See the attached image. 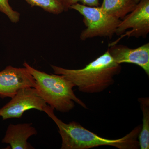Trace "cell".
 Segmentation results:
<instances>
[{"instance_id": "1", "label": "cell", "mask_w": 149, "mask_h": 149, "mask_svg": "<svg viewBox=\"0 0 149 149\" xmlns=\"http://www.w3.org/2000/svg\"><path fill=\"white\" fill-rule=\"evenodd\" d=\"M54 110L47 104L43 111L52 119L58 128L62 139L61 149H88L101 146H111L119 149L140 148L139 136L142 128L141 124L120 139H106L87 130L76 121L63 122L56 116Z\"/></svg>"}, {"instance_id": "2", "label": "cell", "mask_w": 149, "mask_h": 149, "mask_svg": "<svg viewBox=\"0 0 149 149\" xmlns=\"http://www.w3.org/2000/svg\"><path fill=\"white\" fill-rule=\"evenodd\" d=\"M54 74L68 79L78 90L86 93H100L115 83L113 77L121 72L122 67L116 63L107 51L102 55L79 69H69L51 65Z\"/></svg>"}, {"instance_id": "3", "label": "cell", "mask_w": 149, "mask_h": 149, "mask_svg": "<svg viewBox=\"0 0 149 149\" xmlns=\"http://www.w3.org/2000/svg\"><path fill=\"white\" fill-rule=\"evenodd\" d=\"M23 66L34 77L35 88L46 104L57 111L68 112L75 107L74 102L88 109L85 103L75 95L74 84L64 76L49 74L32 67L26 62Z\"/></svg>"}, {"instance_id": "4", "label": "cell", "mask_w": 149, "mask_h": 149, "mask_svg": "<svg viewBox=\"0 0 149 149\" xmlns=\"http://www.w3.org/2000/svg\"><path fill=\"white\" fill-rule=\"evenodd\" d=\"M70 9L77 11L83 16L86 28L80 35L82 41L97 37L111 39L121 21L105 12L99 6H88L77 3Z\"/></svg>"}, {"instance_id": "5", "label": "cell", "mask_w": 149, "mask_h": 149, "mask_svg": "<svg viewBox=\"0 0 149 149\" xmlns=\"http://www.w3.org/2000/svg\"><path fill=\"white\" fill-rule=\"evenodd\" d=\"M115 34L120 37L109 45H116L123 38L147 37L149 32V0H141L132 12L123 19Z\"/></svg>"}, {"instance_id": "6", "label": "cell", "mask_w": 149, "mask_h": 149, "mask_svg": "<svg viewBox=\"0 0 149 149\" xmlns=\"http://www.w3.org/2000/svg\"><path fill=\"white\" fill-rule=\"evenodd\" d=\"M47 105L36 88H22L17 91L8 103L0 109V116L3 120L20 118L28 110L35 109L43 111Z\"/></svg>"}, {"instance_id": "7", "label": "cell", "mask_w": 149, "mask_h": 149, "mask_svg": "<svg viewBox=\"0 0 149 149\" xmlns=\"http://www.w3.org/2000/svg\"><path fill=\"white\" fill-rule=\"evenodd\" d=\"M36 86L33 76L25 68L6 67L0 71V97L11 98L21 88Z\"/></svg>"}, {"instance_id": "8", "label": "cell", "mask_w": 149, "mask_h": 149, "mask_svg": "<svg viewBox=\"0 0 149 149\" xmlns=\"http://www.w3.org/2000/svg\"><path fill=\"white\" fill-rule=\"evenodd\" d=\"M108 51L116 63H130L139 65L149 76V43L136 49L122 45L109 47Z\"/></svg>"}, {"instance_id": "9", "label": "cell", "mask_w": 149, "mask_h": 149, "mask_svg": "<svg viewBox=\"0 0 149 149\" xmlns=\"http://www.w3.org/2000/svg\"><path fill=\"white\" fill-rule=\"evenodd\" d=\"M37 134V130L32 123L10 124L2 143L9 144L12 149H35L27 141L31 136Z\"/></svg>"}, {"instance_id": "10", "label": "cell", "mask_w": 149, "mask_h": 149, "mask_svg": "<svg viewBox=\"0 0 149 149\" xmlns=\"http://www.w3.org/2000/svg\"><path fill=\"white\" fill-rule=\"evenodd\" d=\"M100 7L109 15L123 19L135 8L137 3L135 0H102Z\"/></svg>"}, {"instance_id": "11", "label": "cell", "mask_w": 149, "mask_h": 149, "mask_svg": "<svg viewBox=\"0 0 149 149\" xmlns=\"http://www.w3.org/2000/svg\"><path fill=\"white\" fill-rule=\"evenodd\" d=\"M138 101L140 103L143 114V125L139 136L140 148L149 149V98H140Z\"/></svg>"}, {"instance_id": "12", "label": "cell", "mask_w": 149, "mask_h": 149, "mask_svg": "<svg viewBox=\"0 0 149 149\" xmlns=\"http://www.w3.org/2000/svg\"><path fill=\"white\" fill-rule=\"evenodd\" d=\"M30 6H37L54 14L58 15L64 11L62 0H26Z\"/></svg>"}, {"instance_id": "13", "label": "cell", "mask_w": 149, "mask_h": 149, "mask_svg": "<svg viewBox=\"0 0 149 149\" xmlns=\"http://www.w3.org/2000/svg\"><path fill=\"white\" fill-rule=\"evenodd\" d=\"M0 12L5 14L13 23L18 22L20 14L13 9L8 3V0H0Z\"/></svg>"}, {"instance_id": "14", "label": "cell", "mask_w": 149, "mask_h": 149, "mask_svg": "<svg viewBox=\"0 0 149 149\" xmlns=\"http://www.w3.org/2000/svg\"><path fill=\"white\" fill-rule=\"evenodd\" d=\"M64 11H67L72 5L79 2L82 4L91 7H98L99 5V0H62Z\"/></svg>"}, {"instance_id": "15", "label": "cell", "mask_w": 149, "mask_h": 149, "mask_svg": "<svg viewBox=\"0 0 149 149\" xmlns=\"http://www.w3.org/2000/svg\"><path fill=\"white\" fill-rule=\"evenodd\" d=\"M135 1H136V3H138L141 0H135Z\"/></svg>"}]
</instances>
